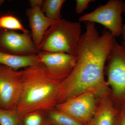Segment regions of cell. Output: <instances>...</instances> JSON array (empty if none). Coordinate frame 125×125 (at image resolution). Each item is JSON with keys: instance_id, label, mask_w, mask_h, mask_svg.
I'll return each instance as SVG.
<instances>
[{"instance_id": "cell-21", "label": "cell", "mask_w": 125, "mask_h": 125, "mask_svg": "<svg viewBox=\"0 0 125 125\" xmlns=\"http://www.w3.org/2000/svg\"><path fill=\"white\" fill-rule=\"evenodd\" d=\"M122 36L123 39V41L122 42V43L125 45V24H123V30Z\"/></svg>"}, {"instance_id": "cell-1", "label": "cell", "mask_w": 125, "mask_h": 125, "mask_svg": "<svg viewBox=\"0 0 125 125\" xmlns=\"http://www.w3.org/2000/svg\"><path fill=\"white\" fill-rule=\"evenodd\" d=\"M115 40L109 31L104 30L100 35L95 24L87 23L78 45L75 66L59 85L57 104L88 91L99 99L111 96L104 72Z\"/></svg>"}, {"instance_id": "cell-22", "label": "cell", "mask_w": 125, "mask_h": 125, "mask_svg": "<svg viewBox=\"0 0 125 125\" xmlns=\"http://www.w3.org/2000/svg\"><path fill=\"white\" fill-rule=\"evenodd\" d=\"M123 12L125 14V2L124 3V6H123Z\"/></svg>"}, {"instance_id": "cell-6", "label": "cell", "mask_w": 125, "mask_h": 125, "mask_svg": "<svg viewBox=\"0 0 125 125\" xmlns=\"http://www.w3.org/2000/svg\"><path fill=\"white\" fill-rule=\"evenodd\" d=\"M99 99L93 92H85L57 104V110L87 125L96 111Z\"/></svg>"}, {"instance_id": "cell-23", "label": "cell", "mask_w": 125, "mask_h": 125, "mask_svg": "<svg viewBox=\"0 0 125 125\" xmlns=\"http://www.w3.org/2000/svg\"><path fill=\"white\" fill-rule=\"evenodd\" d=\"M4 1V0H0V6L1 4H2V3Z\"/></svg>"}, {"instance_id": "cell-10", "label": "cell", "mask_w": 125, "mask_h": 125, "mask_svg": "<svg viewBox=\"0 0 125 125\" xmlns=\"http://www.w3.org/2000/svg\"><path fill=\"white\" fill-rule=\"evenodd\" d=\"M26 15L31 29L32 39L38 49L46 32L56 21L47 18L42 11L41 7H30L27 10Z\"/></svg>"}, {"instance_id": "cell-14", "label": "cell", "mask_w": 125, "mask_h": 125, "mask_svg": "<svg viewBox=\"0 0 125 125\" xmlns=\"http://www.w3.org/2000/svg\"><path fill=\"white\" fill-rule=\"evenodd\" d=\"M65 0H45L41 10L47 18L54 21L61 19V10Z\"/></svg>"}, {"instance_id": "cell-5", "label": "cell", "mask_w": 125, "mask_h": 125, "mask_svg": "<svg viewBox=\"0 0 125 125\" xmlns=\"http://www.w3.org/2000/svg\"><path fill=\"white\" fill-rule=\"evenodd\" d=\"M124 3L121 0H111L94 11L82 16L81 22L98 23L105 27L114 38L122 35L123 25L122 16Z\"/></svg>"}, {"instance_id": "cell-8", "label": "cell", "mask_w": 125, "mask_h": 125, "mask_svg": "<svg viewBox=\"0 0 125 125\" xmlns=\"http://www.w3.org/2000/svg\"><path fill=\"white\" fill-rule=\"evenodd\" d=\"M0 52L18 56L37 55L39 51L30 33L0 29Z\"/></svg>"}, {"instance_id": "cell-4", "label": "cell", "mask_w": 125, "mask_h": 125, "mask_svg": "<svg viewBox=\"0 0 125 125\" xmlns=\"http://www.w3.org/2000/svg\"><path fill=\"white\" fill-rule=\"evenodd\" d=\"M107 83L115 106L120 109L125 107V45L116 40L106 62Z\"/></svg>"}, {"instance_id": "cell-20", "label": "cell", "mask_w": 125, "mask_h": 125, "mask_svg": "<svg viewBox=\"0 0 125 125\" xmlns=\"http://www.w3.org/2000/svg\"><path fill=\"white\" fill-rule=\"evenodd\" d=\"M43 0H30L29 2L30 7H42L43 2Z\"/></svg>"}, {"instance_id": "cell-18", "label": "cell", "mask_w": 125, "mask_h": 125, "mask_svg": "<svg viewBox=\"0 0 125 125\" xmlns=\"http://www.w3.org/2000/svg\"><path fill=\"white\" fill-rule=\"evenodd\" d=\"M94 1L92 0H76L75 11L78 14L82 13L87 9L90 2Z\"/></svg>"}, {"instance_id": "cell-7", "label": "cell", "mask_w": 125, "mask_h": 125, "mask_svg": "<svg viewBox=\"0 0 125 125\" xmlns=\"http://www.w3.org/2000/svg\"><path fill=\"white\" fill-rule=\"evenodd\" d=\"M22 70L0 65V108L16 109L21 90Z\"/></svg>"}, {"instance_id": "cell-19", "label": "cell", "mask_w": 125, "mask_h": 125, "mask_svg": "<svg viewBox=\"0 0 125 125\" xmlns=\"http://www.w3.org/2000/svg\"><path fill=\"white\" fill-rule=\"evenodd\" d=\"M114 125H125V107L120 109Z\"/></svg>"}, {"instance_id": "cell-3", "label": "cell", "mask_w": 125, "mask_h": 125, "mask_svg": "<svg viewBox=\"0 0 125 125\" xmlns=\"http://www.w3.org/2000/svg\"><path fill=\"white\" fill-rule=\"evenodd\" d=\"M81 31L80 23L56 21L45 33L39 51L76 55Z\"/></svg>"}, {"instance_id": "cell-2", "label": "cell", "mask_w": 125, "mask_h": 125, "mask_svg": "<svg viewBox=\"0 0 125 125\" xmlns=\"http://www.w3.org/2000/svg\"><path fill=\"white\" fill-rule=\"evenodd\" d=\"M21 82L16 109L22 115L55 108L58 104V88L62 81L52 76L42 63L22 70Z\"/></svg>"}, {"instance_id": "cell-12", "label": "cell", "mask_w": 125, "mask_h": 125, "mask_svg": "<svg viewBox=\"0 0 125 125\" xmlns=\"http://www.w3.org/2000/svg\"><path fill=\"white\" fill-rule=\"evenodd\" d=\"M39 62L37 55L18 56L0 52V65L14 70H20Z\"/></svg>"}, {"instance_id": "cell-9", "label": "cell", "mask_w": 125, "mask_h": 125, "mask_svg": "<svg viewBox=\"0 0 125 125\" xmlns=\"http://www.w3.org/2000/svg\"><path fill=\"white\" fill-rule=\"evenodd\" d=\"M39 62L42 63L52 76L62 82L74 69L76 56L60 52L39 51Z\"/></svg>"}, {"instance_id": "cell-13", "label": "cell", "mask_w": 125, "mask_h": 125, "mask_svg": "<svg viewBox=\"0 0 125 125\" xmlns=\"http://www.w3.org/2000/svg\"><path fill=\"white\" fill-rule=\"evenodd\" d=\"M46 113L50 125H85L55 108Z\"/></svg>"}, {"instance_id": "cell-15", "label": "cell", "mask_w": 125, "mask_h": 125, "mask_svg": "<svg viewBox=\"0 0 125 125\" xmlns=\"http://www.w3.org/2000/svg\"><path fill=\"white\" fill-rule=\"evenodd\" d=\"M0 29L18 30L22 32L30 33L19 19L11 14H5L0 15Z\"/></svg>"}, {"instance_id": "cell-16", "label": "cell", "mask_w": 125, "mask_h": 125, "mask_svg": "<svg viewBox=\"0 0 125 125\" xmlns=\"http://www.w3.org/2000/svg\"><path fill=\"white\" fill-rule=\"evenodd\" d=\"M0 125H23L22 116L16 109L0 108Z\"/></svg>"}, {"instance_id": "cell-11", "label": "cell", "mask_w": 125, "mask_h": 125, "mask_svg": "<svg viewBox=\"0 0 125 125\" xmlns=\"http://www.w3.org/2000/svg\"><path fill=\"white\" fill-rule=\"evenodd\" d=\"M119 111L111 96L102 98L99 100L95 113L87 125H114Z\"/></svg>"}, {"instance_id": "cell-17", "label": "cell", "mask_w": 125, "mask_h": 125, "mask_svg": "<svg viewBox=\"0 0 125 125\" xmlns=\"http://www.w3.org/2000/svg\"><path fill=\"white\" fill-rule=\"evenodd\" d=\"M22 116L23 125H50L46 112L35 111Z\"/></svg>"}]
</instances>
